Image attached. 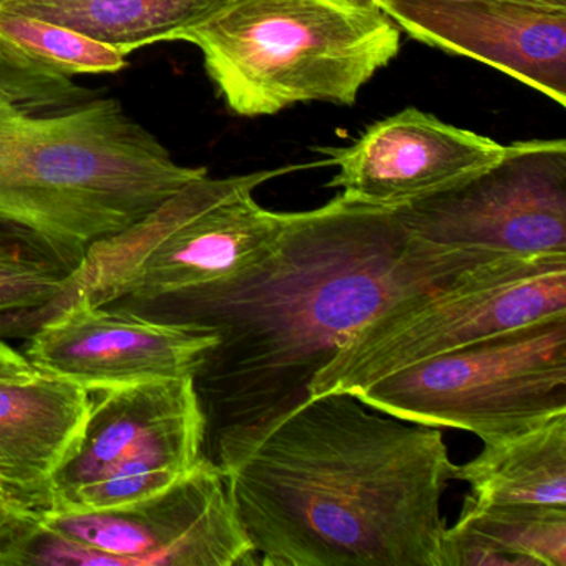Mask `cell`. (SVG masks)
I'll list each match as a JSON object with an SVG mask.
<instances>
[{
    "label": "cell",
    "instance_id": "cell-18",
    "mask_svg": "<svg viewBox=\"0 0 566 566\" xmlns=\"http://www.w3.org/2000/svg\"><path fill=\"white\" fill-rule=\"evenodd\" d=\"M128 54L54 22L0 9V59L48 74H115Z\"/></svg>",
    "mask_w": 566,
    "mask_h": 566
},
{
    "label": "cell",
    "instance_id": "cell-1",
    "mask_svg": "<svg viewBox=\"0 0 566 566\" xmlns=\"http://www.w3.org/2000/svg\"><path fill=\"white\" fill-rule=\"evenodd\" d=\"M499 258L423 243L390 208L344 195L290 213L263 260L170 300L178 321L220 337L195 376L207 426H254L306 402L314 377L380 311Z\"/></svg>",
    "mask_w": 566,
    "mask_h": 566
},
{
    "label": "cell",
    "instance_id": "cell-4",
    "mask_svg": "<svg viewBox=\"0 0 566 566\" xmlns=\"http://www.w3.org/2000/svg\"><path fill=\"white\" fill-rule=\"evenodd\" d=\"M171 42H188L231 112L266 117L306 102L356 104L400 51L386 14L336 0H221Z\"/></svg>",
    "mask_w": 566,
    "mask_h": 566
},
{
    "label": "cell",
    "instance_id": "cell-6",
    "mask_svg": "<svg viewBox=\"0 0 566 566\" xmlns=\"http://www.w3.org/2000/svg\"><path fill=\"white\" fill-rule=\"evenodd\" d=\"M254 566L227 476L203 457L157 495L101 512L39 510L0 536V566Z\"/></svg>",
    "mask_w": 566,
    "mask_h": 566
},
{
    "label": "cell",
    "instance_id": "cell-15",
    "mask_svg": "<svg viewBox=\"0 0 566 566\" xmlns=\"http://www.w3.org/2000/svg\"><path fill=\"white\" fill-rule=\"evenodd\" d=\"M452 480L469 483L476 505L566 509V413L483 443L475 459L453 465Z\"/></svg>",
    "mask_w": 566,
    "mask_h": 566
},
{
    "label": "cell",
    "instance_id": "cell-17",
    "mask_svg": "<svg viewBox=\"0 0 566 566\" xmlns=\"http://www.w3.org/2000/svg\"><path fill=\"white\" fill-rule=\"evenodd\" d=\"M221 0H4L0 9L54 22L122 49L171 42Z\"/></svg>",
    "mask_w": 566,
    "mask_h": 566
},
{
    "label": "cell",
    "instance_id": "cell-19",
    "mask_svg": "<svg viewBox=\"0 0 566 566\" xmlns=\"http://www.w3.org/2000/svg\"><path fill=\"white\" fill-rule=\"evenodd\" d=\"M74 261L32 231L0 221V314H35L54 303Z\"/></svg>",
    "mask_w": 566,
    "mask_h": 566
},
{
    "label": "cell",
    "instance_id": "cell-23",
    "mask_svg": "<svg viewBox=\"0 0 566 566\" xmlns=\"http://www.w3.org/2000/svg\"><path fill=\"white\" fill-rule=\"evenodd\" d=\"M525 2H533V4L555 6V8H566V0H525Z\"/></svg>",
    "mask_w": 566,
    "mask_h": 566
},
{
    "label": "cell",
    "instance_id": "cell-21",
    "mask_svg": "<svg viewBox=\"0 0 566 566\" xmlns=\"http://www.w3.org/2000/svg\"><path fill=\"white\" fill-rule=\"evenodd\" d=\"M34 512V510L25 509L21 503L15 502L8 493L0 490V535L6 532L9 525L24 513Z\"/></svg>",
    "mask_w": 566,
    "mask_h": 566
},
{
    "label": "cell",
    "instance_id": "cell-20",
    "mask_svg": "<svg viewBox=\"0 0 566 566\" xmlns=\"http://www.w3.org/2000/svg\"><path fill=\"white\" fill-rule=\"evenodd\" d=\"M38 374L24 354L0 340V379H31Z\"/></svg>",
    "mask_w": 566,
    "mask_h": 566
},
{
    "label": "cell",
    "instance_id": "cell-11",
    "mask_svg": "<svg viewBox=\"0 0 566 566\" xmlns=\"http://www.w3.org/2000/svg\"><path fill=\"white\" fill-rule=\"evenodd\" d=\"M218 340L203 324L151 321L81 296L35 324L24 356L45 376L111 389L195 377Z\"/></svg>",
    "mask_w": 566,
    "mask_h": 566
},
{
    "label": "cell",
    "instance_id": "cell-22",
    "mask_svg": "<svg viewBox=\"0 0 566 566\" xmlns=\"http://www.w3.org/2000/svg\"><path fill=\"white\" fill-rule=\"evenodd\" d=\"M336 2L354 9H364V11H377V4H379V0H336Z\"/></svg>",
    "mask_w": 566,
    "mask_h": 566
},
{
    "label": "cell",
    "instance_id": "cell-9",
    "mask_svg": "<svg viewBox=\"0 0 566 566\" xmlns=\"http://www.w3.org/2000/svg\"><path fill=\"white\" fill-rule=\"evenodd\" d=\"M207 436L195 377L91 390L45 510L101 512L157 495L203 459Z\"/></svg>",
    "mask_w": 566,
    "mask_h": 566
},
{
    "label": "cell",
    "instance_id": "cell-10",
    "mask_svg": "<svg viewBox=\"0 0 566 566\" xmlns=\"http://www.w3.org/2000/svg\"><path fill=\"white\" fill-rule=\"evenodd\" d=\"M394 213L410 237L432 247L566 256V142L505 145L492 167Z\"/></svg>",
    "mask_w": 566,
    "mask_h": 566
},
{
    "label": "cell",
    "instance_id": "cell-3",
    "mask_svg": "<svg viewBox=\"0 0 566 566\" xmlns=\"http://www.w3.org/2000/svg\"><path fill=\"white\" fill-rule=\"evenodd\" d=\"M0 59V221L81 264L207 168L185 167L117 98Z\"/></svg>",
    "mask_w": 566,
    "mask_h": 566
},
{
    "label": "cell",
    "instance_id": "cell-5",
    "mask_svg": "<svg viewBox=\"0 0 566 566\" xmlns=\"http://www.w3.org/2000/svg\"><path fill=\"white\" fill-rule=\"evenodd\" d=\"M296 167L237 177L197 178L115 237L85 251L64 293L32 314L35 324L74 297L97 306L120 300H171L224 283L263 260L290 213L261 207L254 191Z\"/></svg>",
    "mask_w": 566,
    "mask_h": 566
},
{
    "label": "cell",
    "instance_id": "cell-13",
    "mask_svg": "<svg viewBox=\"0 0 566 566\" xmlns=\"http://www.w3.org/2000/svg\"><path fill=\"white\" fill-rule=\"evenodd\" d=\"M337 168L329 187L350 200L396 208L449 190L495 165L505 145L406 108L367 127L353 144L319 148Z\"/></svg>",
    "mask_w": 566,
    "mask_h": 566
},
{
    "label": "cell",
    "instance_id": "cell-12",
    "mask_svg": "<svg viewBox=\"0 0 566 566\" xmlns=\"http://www.w3.org/2000/svg\"><path fill=\"white\" fill-rule=\"evenodd\" d=\"M397 28L566 105V8L525 0H379Z\"/></svg>",
    "mask_w": 566,
    "mask_h": 566
},
{
    "label": "cell",
    "instance_id": "cell-8",
    "mask_svg": "<svg viewBox=\"0 0 566 566\" xmlns=\"http://www.w3.org/2000/svg\"><path fill=\"white\" fill-rule=\"evenodd\" d=\"M354 396L407 422L465 430L483 443L566 413V317L417 364Z\"/></svg>",
    "mask_w": 566,
    "mask_h": 566
},
{
    "label": "cell",
    "instance_id": "cell-24",
    "mask_svg": "<svg viewBox=\"0 0 566 566\" xmlns=\"http://www.w3.org/2000/svg\"><path fill=\"white\" fill-rule=\"evenodd\" d=\"M0 2H4V0H0Z\"/></svg>",
    "mask_w": 566,
    "mask_h": 566
},
{
    "label": "cell",
    "instance_id": "cell-14",
    "mask_svg": "<svg viewBox=\"0 0 566 566\" xmlns=\"http://www.w3.org/2000/svg\"><path fill=\"white\" fill-rule=\"evenodd\" d=\"M91 390L39 373L0 379V490L29 510L49 509L52 473L87 419Z\"/></svg>",
    "mask_w": 566,
    "mask_h": 566
},
{
    "label": "cell",
    "instance_id": "cell-7",
    "mask_svg": "<svg viewBox=\"0 0 566 566\" xmlns=\"http://www.w3.org/2000/svg\"><path fill=\"white\" fill-rule=\"evenodd\" d=\"M562 317L566 256L499 258L380 311L314 377L310 399L356 392L426 360Z\"/></svg>",
    "mask_w": 566,
    "mask_h": 566
},
{
    "label": "cell",
    "instance_id": "cell-2",
    "mask_svg": "<svg viewBox=\"0 0 566 566\" xmlns=\"http://www.w3.org/2000/svg\"><path fill=\"white\" fill-rule=\"evenodd\" d=\"M214 447L258 565L442 566L455 463L439 427L333 392Z\"/></svg>",
    "mask_w": 566,
    "mask_h": 566
},
{
    "label": "cell",
    "instance_id": "cell-16",
    "mask_svg": "<svg viewBox=\"0 0 566 566\" xmlns=\"http://www.w3.org/2000/svg\"><path fill=\"white\" fill-rule=\"evenodd\" d=\"M442 566H566V509L476 505L446 528Z\"/></svg>",
    "mask_w": 566,
    "mask_h": 566
}]
</instances>
